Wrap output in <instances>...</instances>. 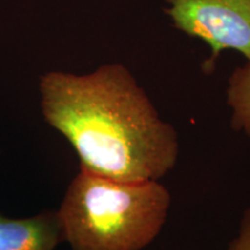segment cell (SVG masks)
I'll return each instance as SVG.
<instances>
[{
    "label": "cell",
    "mask_w": 250,
    "mask_h": 250,
    "mask_svg": "<svg viewBox=\"0 0 250 250\" xmlns=\"http://www.w3.org/2000/svg\"><path fill=\"white\" fill-rule=\"evenodd\" d=\"M230 126L250 139V62L234 68L226 89Z\"/></svg>",
    "instance_id": "5b68a950"
},
{
    "label": "cell",
    "mask_w": 250,
    "mask_h": 250,
    "mask_svg": "<svg viewBox=\"0 0 250 250\" xmlns=\"http://www.w3.org/2000/svg\"><path fill=\"white\" fill-rule=\"evenodd\" d=\"M41 110L71 144L80 168L111 180L160 181L179 160L175 127L123 64L86 74L50 71L40 78Z\"/></svg>",
    "instance_id": "6da1fadb"
},
{
    "label": "cell",
    "mask_w": 250,
    "mask_h": 250,
    "mask_svg": "<svg viewBox=\"0 0 250 250\" xmlns=\"http://www.w3.org/2000/svg\"><path fill=\"white\" fill-rule=\"evenodd\" d=\"M170 205L160 181H117L80 168L56 212L71 250H143L161 233Z\"/></svg>",
    "instance_id": "7a4b0ae2"
},
{
    "label": "cell",
    "mask_w": 250,
    "mask_h": 250,
    "mask_svg": "<svg viewBox=\"0 0 250 250\" xmlns=\"http://www.w3.org/2000/svg\"><path fill=\"white\" fill-rule=\"evenodd\" d=\"M174 26L208 43L212 66L224 50H235L250 62V0H165Z\"/></svg>",
    "instance_id": "3957f363"
},
{
    "label": "cell",
    "mask_w": 250,
    "mask_h": 250,
    "mask_svg": "<svg viewBox=\"0 0 250 250\" xmlns=\"http://www.w3.org/2000/svg\"><path fill=\"white\" fill-rule=\"evenodd\" d=\"M226 250H250V206L243 212L237 235Z\"/></svg>",
    "instance_id": "8992f818"
},
{
    "label": "cell",
    "mask_w": 250,
    "mask_h": 250,
    "mask_svg": "<svg viewBox=\"0 0 250 250\" xmlns=\"http://www.w3.org/2000/svg\"><path fill=\"white\" fill-rule=\"evenodd\" d=\"M62 242L64 239L56 211L27 218L0 213V250H56Z\"/></svg>",
    "instance_id": "277c9868"
}]
</instances>
